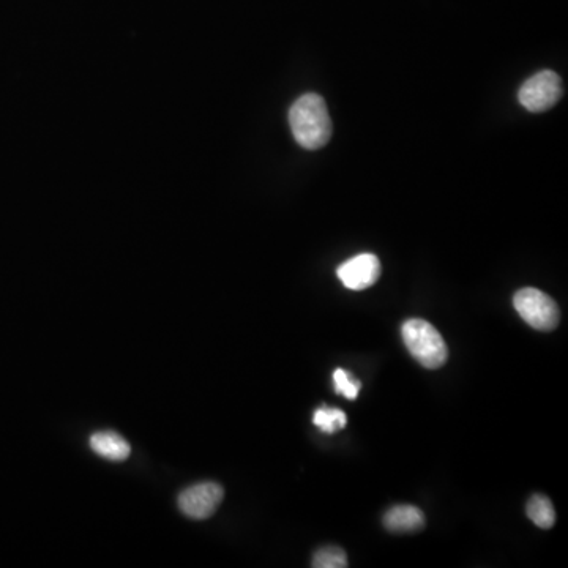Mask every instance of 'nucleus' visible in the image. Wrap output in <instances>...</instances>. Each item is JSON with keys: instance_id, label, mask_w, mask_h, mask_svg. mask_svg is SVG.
Masks as SVG:
<instances>
[{"instance_id": "nucleus-8", "label": "nucleus", "mask_w": 568, "mask_h": 568, "mask_svg": "<svg viewBox=\"0 0 568 568\" xmlns=\"http://www.w3.org/2000/svg\"><path fill=\"white\" fill-rule=\"evenodd\" d=\"M90 447L109 461H125L131 453L130 444L119 433L98 431L90 436Z\"/></svg>"}, {"instance_id": "nucleus-12", "label": "nucleus", "mask_w": 568, "mask_h": 568, "mask_svg": "<svg viewBox=\"0 0 568 568\" xmlns=\"http://www.w3.org/2000/svg\"><path fill=\"white\" fill-rule=\"evenodd\" d=\"M333 382H335V390L348 400H355L360 392V382L354 381L344 370H337L333 373Z\"/></svg>"}, {"instance_id": "nucleus-4", "label": "nucleus", "mask_w": 568, "mask_h": 568, "mask_svg": "<svg viewBox=\"0 0 568 568\" xmlns=\"http://www.w3.org/2000/svg\"><path fill=\"white\" fill-rule=\"evenodd\" d=\"M561 97V78L550 70L540 71L527 79L518 94L521 105L531 113H543L546 109L553 108Z\"/></svg>"}, {"instance_id": "nucleus-7", "label": "nucleus", "mask_w": 568, "mask_h": 568, "mask_svg": "<svg viewBox=\"0 0 568 568\" xmlns=\"http://www.w3.org/2000/svg\"><path fill=\"white\" fill-rule=\"evenodd\" d=\"M384 526L395 534H414L425 527V515L414 505H395L385 513Z\"/></svg>"}, {"instance_id": "nucleus-9", "label": "nucleus", "mask_w": 568, "mask_h": 568, "mask_svg": "<svg viewBox=\"0 0 568 568\" xmlns=\"http://www.w3.org/2000/svg\"><path fill=\"white\" fill-rule=\"evenodd\" d=\"M527 516L531 518L535 526L542 529H551L556 523V512H554L553 502L543 494H534L531 501L527 502Z\"/></svg>"}, {"instance_id": "nucleus-5", "label": "nucleus", "mask_w": 568, "mask_h": 568, "mask_svg": "<svg viewBox=\"0 0 568 568\" xmlns=\"http://www.w3.org/2000/svg\"><path fill=\"white\" fill-rule=\"evenodd\" d=\"M223 497H225V490L218 483H198L180 493V512L193 520H207L217 512Z\"/></svg>"}, {"instance_id": "nucleus-11", "label": "nucleus", "mask_w": 568, "mask_h": 568, "mask_svg": "<svg viewBox=\"0 0 568 568\" xmlns=\"http://www.w3.org/2000/svg\"><path fill=\"white\" fill-rule=\"evenodd\" d=\"M314 568H344L348 567V556L338 546L321 548L313 557Z\"/></svg>"}, {"instance_id": "nucleus-10", "label": "nucleus", "mask_w": 568, "mask_h": 568, "mask_svg": "<svg viewBox=\"0 0 568 568\" xmlns=\"http://www.w3.org/2000/svg\"><path fill=\"white\" fill-rule=\"evenodd\" d=\"M313 422L319 430L333 434L338 430H343L348 423V417L341 409L321 408L314 412Z\"/></svg>"}, {"instance_id": "nucleus-6", "label": "nucleus", "mask_w": 568, "mask_h": 568, "mask_svg": "<svg viewBox=\"0 0 568 568\" xmlns=\"http://www.w3.org/2000/svg\"><path fill=\"white\" fill-rule=\"evenodd\" d=\"M337 275L346 288L352 291H362L378 281L381 275V262L378 256L363 253L341 264Z\"/></svg>"}, {"instance_id": "nucleus-1", "label": "nucleus", "mask_w": 568, "mask_h": 568, "mask_svg": "<svg viewBox=\"0 0 568 568\" xmlns=\"http://www.w3.org/2000/svg\"><path fill=\"white\" fill-rule=\"evenodd\" d=\"M289 125L292 135L303 149H321L332 136V120L326 101L318 94H305L292 105Z\"/></svg>"}, {"instance_id": "nucleus-2", "label": "nucleus", "mask_w": 568, "mask_h": 568, "mask_svg": "<svg viewBox=\"0 0 568 568\" xmlns=\"http://www.w3.org/2000/svg\"><path fill=\"white\" fill-rule=\"evenodd\" d=\"M403 341L417 362L428 370H438L447 362L449 349L441 333L423 319H409L404 322Z\"/></svg>"}, {"instance_id": "nucleus-3", "label": "nucleus", "mask_w": 568, "mask_h": 568, "mask_svg": "<svg viewBox=\"0 0 568 568\" xmlns=\"http://www.w3.org/2000/svg\"><path fill=\"white\" fill-rule=\"evenodd\" d=\"M513 305L524 322L540 332H551L556 329L561 319L557 303L539 289L524 288L516 292Z\"/></svg>"}]
</instances>
